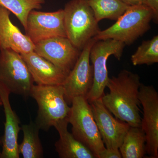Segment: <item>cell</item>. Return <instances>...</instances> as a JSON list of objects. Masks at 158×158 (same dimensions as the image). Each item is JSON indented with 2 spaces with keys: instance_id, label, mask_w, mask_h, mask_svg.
Segmentation results:
<instances>
[{
  "instance_id": "5bb4252c",
  "label": "cell",
  "mask_w": 158,
  "mask_h": 158,
  "mask_svg": "<svg viewBox=\"0 0 158 158\" xmlns=\"http://www.w3.org/2000/svg\"><path fill=\"white\" fill-rule=\"evenodd\" d=\"M37 85H62L68 74L33 51L21 54Z\"/></svg>"
},
{
  "instance_id": "d4e9b609",
  "label": "cell",
  "mask_w": 158,
  "mask_h": 158,
  "mask_svg": "<svg viewBox=\"0 0 158 158\" xmlns=\"http://www.w3.org/2000/svg\"><path fill=\"white\" fill-rule=\"evenodd\" d=\"M2 106V100H1V99H0V107H1ZM2 140L0 139V145H2Z\"/></svg>"
},
{
  "instance_id": "30bf717a",
  "label": "cell",
  "mask_w": 158,
  "mask_h": 158,
  "mask_svg": "<svg viewBox=\"0 0 158 158\" xmlns=\"http://www.w3.org/2000/svg\"><path fill=\"white\" fill-rule=\"evenodd\" d=\"M139 99L143 110L141 128L146 137V151L151 158H158V93L153 86L141 84Z\"/></svg>"
},
{
  "instance_id": "7402d4cb",
  "label": "cell",
  "mask_w": 158,
  "mask_h": 158,
  "mask_svg": "<svg viewBox=\"0 0 158 158\" xmlns=\"http://www.w3.org/2000/svg\"><path fill=\"white\" fill-rule=\"evenodd\" d=\"M119 149H108L106 148L100 153L97 158H121Z\"/></svg>"
},
{
  "instance_id": "e0dca14e",
  "label": "cell",
  "mask_w": 158,
  "mask_h": 158,
  "mask_svg": "<svg viewBox=\"0 0 158 158\" xmlns=\"http://www.w3.org/2000/svg\"><path fill=\"white\" fill-rule=\"evenodd\" d=\"M39 127L35 122L21 125L23 133L22 142L18 146L19 152L24 158L44 157V151L39 137Z\"/></svg>"
},
{
  "instance_id": "5b68a950",
  "label": "cell",
  "mask_w": 158,
  "mask_h": 158,
  "mask_svg": "<svg viewBox=\"0 0 158 158\" xmlns=\"http://www.w3.org/2000/svg\"><path fill=\"white\" fill-rule=\"evenodd\" d=\"M69 123L72 125V134L97 158L106 148L91 111L85 97L78 96L72 100Z\"/></svg>"
},
{
  "instance_id": "7c38bea8",
  "label": "cell",
  "mask_w": 158,
  "mask_h": 158,
  "mask_svg": "<svg viewBox=\"0 0 158 158\" xmlns=\"http://www.w3.org/2000/svg\"><path fill=\"white\" fill-rule=\"evenodd\" d=\"M34 52L69 74L76 63L81 51L65 37H55L35 44Z\"/></svg>"
},
{
  "instance_id": "44dd1931",
  "label": "cell",
  "mask_w": 158,
  "mask_h": 158,
  "mask_svg": "<svg viewBox=\"0 0 158 158\" xmlns=\"http://www.w3.org/2000/svg\"><path fill=\"white\" fill-rule=\"evenodd\" d=\"M131 61L133 65H151L158 62V36L151 39L144 40L132 55Z\"/></svg>"
},
{
  "instance_id": "ac0fdd59",
  "label": "cell",
  "mask_w": 158,
  "mask_h": 158,
  "mask_svg": "<svg viewBox=\"0 0 158 158\" xmlns=\"http://www.w3.org/2000/svg\"><path fill=\"white\" fill-rule=\"evenodd\" d=\"M146 139L141 127H130L119 149L122 158H142L146 151Z\"/></svg>"
},
{
  "instance_id": "277c9868",
  "label": "cell",
  "mask_w": 158,
  "mask_h": 158,
  "mask_svg": "<svg viewBox=\"0 0 158 158\" xmlns=\"http://www.w3.org/2000/svg\"><path fill=\"white\" fill-rule=\"evenodd\" d=\"M30 96L38 105L35 123L47 131L59 122L68 118L70 107L65 101L62 85H34Z\"/></svg>"
},
{
  "instance_id": "603a6c76",
  "label": "cell",
  "mask_w": 158,
  "mask_h": 158,
  "mask_svg": "<svg viewBox=\"0 0 158 158\" xmlns=\"http://www.w3.org/2000/svg\"><path fill=\"white\" fill-rule=\"evenodd\" d=\"M146 5L152 10L153 19L157 22L158 19V0H146Z\"/></svg>"
},
{
  "instance_id": "3957f363",
  "label": "cell",
  "mask_w": 158,
  "mask_h": 158,
  "mask_svg": "<svg viewBox=\"0 0 158 158\" xmlns=\"http://www.w3.org/2000/svg\"><path fill=\"white\" fill-rule=\"evenodd\" d=\"M63 9L67 38L82 51L101 31L87 0H70Z\"/></svg>"
},
{
  "instance_id": "484cf974",
  "label": "cell",
  "mask_w": 158,
  "mask_h": 158,
  "mask_svg": "<svg viewBox=\"0 0 158 158\" xmlns=\"http://www.w3.org/2000/svg\"><path fill=\"white\" fill-rule=\"evenodd\" d=\"M0 158H2V151H0Z\"/></svg>"
},
{
  "instance_id": "9a60e30c",
  "label": "cell",
  "mask_w": 158,
  "mask_h": 158,
  "mask_svg": "<svg viewBox=\"0 0 158 158\" xmlns=\"http://www.w3.org/2000/svg\"><path fill=\"white\" fill-rule=\"evenodd\" d=\"M11 13L0 6V50L10 49L20 54L33 52L35 44L12 23Z\"/></svg>"
},
{
  "instance_id": "ffe728a7",
  "label": "cell",
  "mask_w": 158,
  "mask_h": 158,
  "mask_svg": "<svg viewBox=\"0 0 158 158\" xmlns=\"http://www.w3.org/2000/svg\"><path fill=\"white\" fill-rule=\"evenodd\" d=\"M45 3V0H0V6L8 9L17 18L23 27L27 28V20L32 10H39Z\"/></svg>"
},
{
  "instance_id": "ba28073f",
  "label": "cell",
  "mask_w": 158,
  "mask_h": 158,
  "mask_svg": "<svg viewBox=\"0 0 158 158\" xmlns=\"http://www.w3.org/2000/svg\"><path fill=\"white\" fill-rule=\"evenodd\" d=\"M95 41L93 38L82 50L76 63L62 85L65 101L69 104L73 98L83 96L86 98L92 87L93 71L90 63V52Z\"/></svg>"
},
{
  "instance_id": "4fadbf2b",
  "label": "cell",
  "mask_w": 158,
  "mask_h": 158,
  "mask_svg": "<svg viewBox=\"0 0 158 158\" xmlns=\"http://www.w3.org/2000/svg\"><path fill=\"white\" fill-rule=\"evenodd\" d=\"M10 91L0 82V99L2 102L6 117L4 135L2 139V158H19L18 139L21 130L19 117L11 108Z\"/></svg>"
},
{
  "instance_id": "d6986e66",
  "label": "cell",
  "mask_w": 158,
  "mask_h": 158,
  "mask_svg": "<svg viewBox=\"0 0 158 158\" xmlns=\"http://www.w3.org/2000/svg\"><path fill=\"white\" fill-rule=\"evenodd\" d=\"M97 21L104 19L117 20L130 6L120 0H87Z\"/></svg>"
},
{
  "instance_id": "8fae6325",
  "label": "cell",
  "mask_w": 158,
  "mask_h": 158,
  "mask_svg": "<svg viewBox=\"0 0 158 158\" xmlns=\"http://www.w3.org/2000/svg\"><path fill=\"white\" fill-rule=\"evenodd\" d=\"M89 104L105 147L108 149H118L131 126L113 117L103 103L101 98Z\"/></svg>"
},
{
  "instance_id": "8992f818",
  "label": "cell",
  "mask_w": 158,
  "mask_h": 158,
  "mask_svg": "<svg viewBox=\"0 0 158 158\" xmlns=\"http://www.w3.org/2000/svg\"><path fill=\"white\" fill-rule=\"evenodd\" d=\"M125 44L113 39L96 40L91 47L90 60L92 63L93 82L86 99L89 103L101 98L104 94L109 77L107 63L108 58L113 56L120 60Z\"/></svg>"
},
{
  "instance_id": "9c48e42d",
  "label": "cell",
  "mask_w": 158,
  "mask_h": 158,
  "mask_svg": "<svg viewBox=\"0 0 158 158\" xmlns=\"http://www.w3.org/2000/svg\"><path fill=\"white\" fill-rule=\"evenodd\" d=\"M25 31L34 44L53 37H67L63 9L52 12L32 10L28 16Z\"/></svg>"
},
{
  "instance_id": "6da1fadb",
  "label": "cell",
  "mask_w": 158,
  "mask_h": 158,
  "mask_svg": "<svg viewBox=\"0 0 158 158\" xmlns=\"http://www.w3.org/2000/svg\"><path fill=\"white\" fill-rule=\"evenodd\" d=\"M141 84L139 75L123 69L117 76L109 77L106 85L109 92L101 98L106 107L116 118L133 127H141Z\"/></svg>"
},
{
  "instance_id": "cb8c5ba5",
  "label": "cell",
  "mask_w": 158,
  "mask_h": 158,
  "mask_svg": "<svg viewBox=\"0 0 158 158\" xmlns=\"http://www.w3.org/2000/svg\"><path fill=\"white\" fill-rule=\"evenodd\" d=\"M120 1L129 6L146 5V0H120Z\"/></svg>"
},
{
  "instance_id": "2e32d148",
  "label": "cell",
  "mask_w": 158,
  "mask_h": 158,
  "mask_svg": "<svg viewBox=\"0 0 158 158\" xmlns=\"http://www.w3.org/2000/svg\"><path fill=\"white\" fill-rule=\"evenodd\" d=\"M68 118L56 123L54 127L58 131L59 139L55 143L56 150L60 158H95L89 148L74 138L68 131Z\"/></svg>"
},
{
  "instance_id": "7a4b0ae2",
  "label": "cell",
  "mask_w": 158,
  "mask_h": 158,
  "mask_svg": "<svg viewBox=\"0 0 158 158\" xmlns=\"http://www.w3.org/2000/svg\"><path fill=\"white\" fill-rule=\"evenodd\" d=\"M153 19L152 10L147 5L130 6L114 24L100 31L94 39H113L130 45L149 31Z\"/></svg>"
},
{
  "instance_id": "52a82bcc",
  "label": "cell",
  "mask_w": 158,
  "mask_h": 158,
  "mask_svg": "<svg viewBox=\"0 0 158 158\" xmlns=\"http://www.w3.org/2000/svg\"><path fill=\"white\" fill-rule=\"evenodd\" d=\"M0 82L11 93L25 99L30 96L34 80L20 54L10 49L0 50Z\"/></svg>"
}]
</instances>
